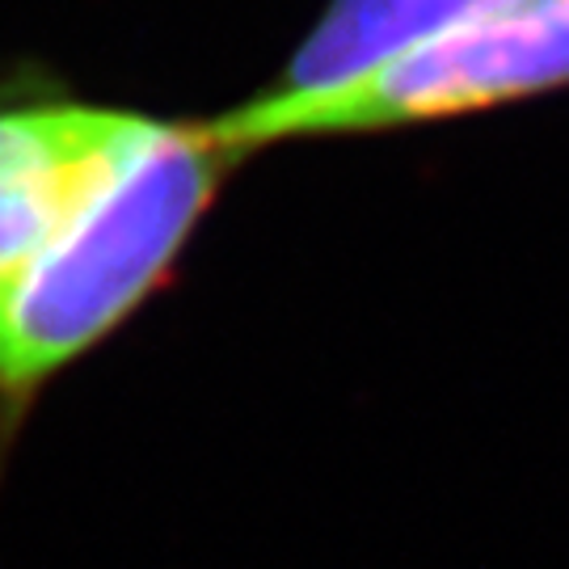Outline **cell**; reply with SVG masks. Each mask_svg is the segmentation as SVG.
<instances>
[{
    "label": "cell",
    "instance_id": "obj_1",
    "mask_svg": "<svg viewBox=\"0 0 569 569\" xmlns=\"http://www.w3.org/2000/svg\"><path fill=\"white\" fill-rule=\"evenodd\" d=\"M237 157L207 122H164L56 253L0 291V451L42 388L119 333L164 287Z\"/></svg>",
    "mask_w": 569,
    "mask_h": 569
},
{
    "label": "cell",
    "instance_id": "obj_4",
    "mask_svg": "<svg viewBox=\"0 0 569 569\" xmlns=\"http://www.w3.org/2000/svg\"><path fill=\"white\" fill-rule=\"evenodd\" d=\"M510 0H326L283 72L262 93L305 98L359 81L385 63L448 39Z\"/></svg>",
    "mask_w": 569,
    "mask_h": 569
},
{
    "label": "cell",
    "instance_id": "obj_3",
    "mask_svg": "<svg viewBox=\"0 0 569 569\" xmlns=\"http://www.w3.org/2000/svg\"><path fill=\"white\" fill-rule=\"evenodd\" d=\"M161 119L77 98L0 102V291L42 266Z\"/></svg>",
    "mask_w": 569,
    "mask_h": 569
},
{
    "label": "cell",
    "instance_id": "obj_2",
    "mask_svg": "<svg viewBox=\"0 0 569 569\" xmlns=\"http://www.w3.org/2000/svg\"><path fill=\"white\" fill-rule=\"evenodd\" d=\"M569 84V0H510L448 39L305 98L258 93L207 122L237 161L287 140L376 136L545 98Z\"/></svg>",
    "mask_w": 569,
    "mask_h": 569
}]
</instances>
